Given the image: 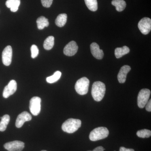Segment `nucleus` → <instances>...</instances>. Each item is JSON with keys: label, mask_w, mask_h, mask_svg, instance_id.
<instances>
[{"label": "nucleus", "mask_w": 151, "mask_h": 151, "mask_svg": "<svg viewBox=\"0 0 151 151\" xmlns=\"http://www.w3.org/2000/svg\"><path fill=\"white\" fill-rule=\"evenodd\" d=\"M106 91L105 84L101 81L94 82L92 86V95L95 101L100 102L103 100Z\"/></svg>", "instance_id": "nucleus-1"}, {"label": "nucleus", "mask_w": 151, "mask_h": 151, "mask_svg": "<svg viewBox=\"0 0 151 151\" xmlns=\"http://www.w3.org/2000/svg\"><path fill=\"white\" fill-rule=\"evenodd\" d=\"M81 122L79 119H69L62 124V129L63 132L72 134L76 132L81 127Z\"/></svg>", "instance_id": "nucleus-2"}, {"label": "nucleus", "mask_w": 151, "mask_h": 151, "mask_svg": "<svg viewBox=\"0 0 151 151\" xmlns=\"http://www.w3.org/2000/svg\"><path fill=\"white\" fill-rule=\"evenodd\" d=\"M109 134V131L106 127H98L90 132L89 138L90 140L94 142L107 138Z\"/></svg>", "instance_id": "nucleus-3"}, {"label": "nucleus", "mask_w": 151, "mask_h": 151, "mask_svg": "<svg viewBox=\"0 0 151 151\" xmlns=\"http://www.w3.org/2000/svg\"><path fill=\"white\" fill-rule=\"evenodd\" d=\"M89 81L86 77H83L76 81L75 89L77 93L80 95H85L88 92Z\"/></svg>", "instance_id": "nucleus-4"}, {"label": "nucleus", "mask_w": 151, "mask_h": 151, "mask_svg": "<svg viewBox=\"0 0 151 151\" xmlns=\"http://www.w3.org/2000/svg\"><path fill=\"white\" fill-rule=\"evenodd\" d=\"M151 94L150 89H141L138 94L137 104L139 108H143L149 101Z\"/></svg>", "instance_id": "nucleus-5"}, {"label": "nucleus", "mask_w": 151, "mask_h": 151, "mask_svg": "<svg viewBox=\"0 0 151 151\" xmlns=\"http://www.w3.org/2000/svg\"><path fill=\"white\" fill-rule=\"evenodd\" d=\"M41 102V99L38 97H33L30 100L29 110L34 116H37L40 113Z\"/></svg>", "instance_id": "nucleus-6"}, {"label": "nucleus", "mask_w": 151, "mask_h": 151, "mask_svg": "<svg viewBox=\"0 0 151 151\" xmlns=\"http://www.w3.org/2000/svg\"><path fill=\"white\" fill-rule=\"evenodd\" d=\"M138 28L143 34H148L151 30V19L148 17L142 19L138 23Z\"/></svg>", "instance_id": "nucleus-7"}, {"label": "nucleus", "mask_w": 151, "mask_h": 151, "mask_svg": "<svg viewBox=\"0 0 151 151\" xmlns=\"http://www.w3.org/2000/svg\"><path fill=\"white\" fill-rule=\"evenodd\" d=\"M4 147L9 151H22L24 147V143L19 141H14L6 143Z\"/></svg>", "instance_id": "nucleus-8"}, {"label": "nucleus", "mask_w": 151, "mask_h": 151, "mask_svg": "<svg viewBox=\"0 0 151 151\" xmlns=\"http://www.w3.org/2000/svg\"><path fill=\"white\" fill-rule=\"evenodd\" d=\"M12 57V49L9 45L6 47L3 50L2 58L3 64L6 66H9L11 64Z\"/></svg>", "instance_id": "nucleus-9"}, {"label": "nucleus", "mask_w": 151, "mask_h": 151, "mask_svg": "<svg viewBox=\"0 0 151 151\" xmlns=\"http://www.w3.org/2000/svg\"><path fill=\"white\" fill-rule=\"evenodd\" d=\"M17 89V83L14 80L10 81L8 84L5 87L3 92V96L5 98H8L13 94Z\"/></svg>", "instance_id": "nucleus-10"}, {"label": "nucleus", "mask_w": 151, "mask_h": 151, "mask_svg": "<svg viewBox=\"0 0 151 151\" xmlns=\"http://www.w3.org/2000/svg\"><path fill=\"white\" fill-rule=\"evenodd\" d=\"M32 119L31 115L27 111H24L18 116L16 122V127L18 128H21L25 122H29Z\"/></svg>", "instance_id": "nucleus-11"}, {"label": "nucleus", "mask_w": 151, "mask_h": 151, "mask_svg": "<svg viewBox=\"0 0 151 151\" xmlns=\"http://www.w3.org/2000/svg\"><path fill=\"white\" fill-rule=\"evenodd\" d=\"M78 50L77 44L74 41L69 42L64 47L63 53L68 56H72L76 54Z\"/></svg>", "instance_id": "nucleus-12"}, {"label": "nucleus", "mask_w": 151, "mask_h": 151, "mask_svg": "<svg viewBox=\"0 0 151 151\" xmlns=\"http://www.w3.org/2000/svg\"><path fill=\"white\" fill-rule=\"evenodd\" d=\"M90 50L93 56L97 59H102L104 56L102 50L100 49L99 45L96 42H93L90 45Z\"/></svg>", "instance_id": "nucleus-13"}, {"label": "nucleus", "mask_w": 151, "mask_h": 151, "mask_svg": "<svg viewBox=\"0 0 151 151\" xmlns=\"http://www.w3.org/2000/svg\"><path fill=\"white\" fill-rule=\"evenodd\" d=\"M131 70V68L128 65L122 66L118 75V79L119 83H124L126 81L127 74Z\"/></svg>", "instance_id": "nucleus-14"}, {"label": "nucleus", "mask_w": 151, "mask_h": 151, "mask_svg": "<svg viewBox=\"0 0 151 151\" xmlns=\"http://www.w3.org/2000/svg\"><path fill=\"white\" fill-rule=\"evenodd\" d=\"M20 3V0H7L6 5L8 8L10 9L11 12H15L18 10Z\"/></svg>", "instance_id": "nucleus-15"}, {"label": "nucleus", "mask_w": 151, "mask_h": 151, "mask_svg": "<svg viewBox=\"0 0 151 151\" xmlns=\"http://www.w3.org/2000/svg\"><path fill=\"white\" fill-rule=\"evenodd\" d=\"M130 52V49L127 46L122 47H117L115 50V55L116 58H119L128 54Z\"/></svg>", "instance_id": "nucleus-16"}, {"label": "nucleus", "mask_w": 151, "mask_h": 151, "mask_svg": "<svg viewBox=\"0 0 151 151\" xmlns=\"http://www.w3.org/2000/svg\"><path fill=\"white\" fill-rule=\"evenodd\" d=\"M37 28L39 29H43L45 27H47L49 25L48 19L45 17L41 16L37 20Z\"/></svg>", "instance_id": "nucleus-17"}, {"label": "nucleus", "mask_w": 151, "mask_h": 151, "mask_svg": "<svg viewBox=\"0 0 151 151\" xmlns=\"http://www.w3.org/2000/svg\"><path fill=\"white\" fill-rule=\"evenodd\" d=\"M112 4L116 7V10L119 12L124 11L127 6L126 2L124 0H113Z\"/></svg>", "instance_id": "nucleus-18"}, {"label": "nucleus", "mask_w": 151, "mask_h": 151, "mask_svg": "<svg viewBox=\"0 0 151 151\" xmlns=\"http://www.w3.org/2000/svg\"><path fill=\"white\" fill-rule=\"evenodd\" d=\"M67 15L65 14H59L55 19V24L58 27H62L64 26L67 22Z\"/></svg>", "instance_id": "nucleus-19"}, {"label": "nucleus", "mask_w": 151, "mask_h": 151, "mask_svg": "<svg viewBox=\"0 0 151 151\" xmlns=\"http://www.w3.org/2000/svg\"><path fill=\"white\" fill-rule=\"evenodd\" d=\"M1 121L0 122V131L4 132L6 129L10 120V116L8 115H5L2 117H0Z\"/></svg>", "instance_id": "nucleus-20"}, {"label": "nucleus", "mask_w": 151, "mask_h": 151, "mask_svg": "<svg viewBox=\"0 0 151 151\" xmlns=\"http://www.w3.org/2000/svg\"><path fill=\"white\" fill-rule=\"evenodd\" d=\"M54 37L50 36L47 38L44 42L43 47L46 50H50L54 45Z\"/></svg>", "instance_id": "nucleus-21"}, {"label": "nucleus", "mask_w": 151, "mask_h": 151, "mask_svg": "<svg viewBox=\"0 0 151 151\" xmlns=\"http://www.w3.org/2000/svg\"><path fill=\"white\" fill-rule=\"evenodd\" d=\"M86 6L90 11L95 12L98 9L97 0H84Z\"/></svg>", "instance_id": "nucleus-22"}, {"label": "nucleus", "mask_w": 151, "mask_h": 151, "mask_svg": "<svg viewBox=\"0 0 151 151\" xmlns=\"http://www.w3.org/2000/svg\"><path fill=\"white\" fill-rule=\"evenodd\" d=\"M61 76V72L58 70L55 72L53 75L47 77L46 78V81H47V83L52 84V83H54L58 81Z\"/></svg>", "instance_id": "nucleus-23"}, {"label": "nucleus", "mask_w": 151, "mask_h": 151, "mask_svg": "<svg viewBox=\"0 0 151 151\" xmlns=\"http://www.w3.org/2000/svg\"><path fill=\"white\" fill-rule=\"evenodd\" d=\"M137 136L140 138H149L151 136V132L150 130L148 129H142L138 131L137 133Z\"/></svg>", "instance_id": "nucleus-24"}, {"label": "nucleus", "mask_w": 151, "mask_h": 151, "mask_svg": "<svg viewBox=\"0 0 151 151\" xmlns=\"http://www.w3.org/2000/svg\"><path fill=\"white\" fill-rule=\"evenodd\" d=\"M31 57L32 58H35L39 54V49L37 45H33L31 47Z\"/></svg>", "instance_id": "nucleus-25"}, {"label": "nucleus", "mask_w": 151, "mask_h": 151, "mask_svg": "<svg viewBox=\"0 0 151 151\" xmlns=\"http://www.w3.org/2000/svg\"><path fill=\"white\" fill-rule=\"evenodd\" d=\"M42 6L45 7L49 8L52 4L53 0H41Z\"/></svg>", "instance_id": "nucleus-26"}, {"label": "nucleus", "mask_w": 151, "mask_h": 151, "mask_svg": "<svg viewBox=\"0 0 151 151\" xmlns=\"http://www.w3.org/2000/svg\"><path fill=\"white\" fill-rule=\"evenodd\" d=\"M146 110L148 112L151 111V100L150 99V100L148 101L147 103L145 105Z\"/></svg>", "instance_id": "nucleus-27"}, {"label": "nucleus", "mask_w": 151, "mask_h": 151, "mask_svg": "<svg viewBox=\"0 0 151 151\" xmlns=\"http://www.w3.org/2000/svg\"><path fill=\"white\" fill-rule=\"evenodd\" d=\"M119 151H135L134 149H127L124 147H120Z\"/></svg>", "instance_id": "nucleus-28"}, {"label": "nucleus", "mask_w": 151, "mask_h": 151, "mask_svg": "<svg viewBox=\"0 0 151 151\" xmlns=\"http://www.w3.org/2000/svg\"><path fill=\"white\" fill-rule=\"evenodd\" d=\"M105 149L103 147L100 146V147H97L95 148L93 151H104Z\"/></svg>", "instance_id": "nucleus-29"}, {"label": "nucleus", "mask_w": 151, "mask_h": 151, "mask_svg": "<svg viewBox=\"0 0 151 151\" xmlns=\"http://www.w3.org/2000/svg\"><path fill=\"white\" fill-rule=\"evenodd\" d=\"M47 151L46 150H42V151Z\"/></svg>", "instance_id": "nucleus-30"}, {"label": "nucleus", "mask_w": 151, "mask_h": 151, "mask_svg": "<svg viewBox=\"0 0 151 151\" xmlns=\"http://www.w3.org/2000/svg\"></svg>", "instance_id": "nucleus-31"}]
</instances>
